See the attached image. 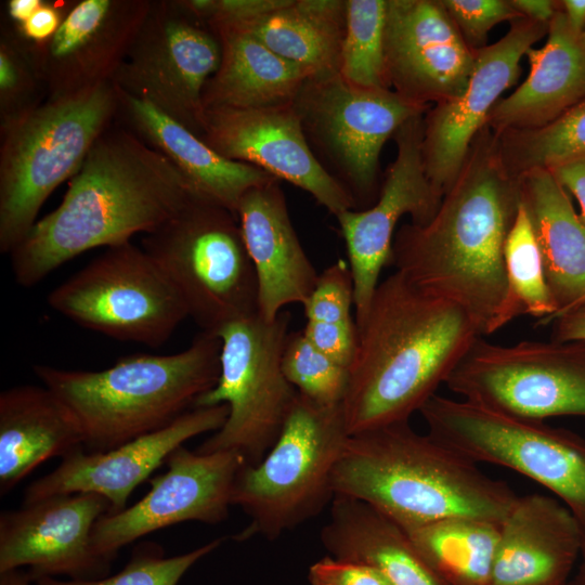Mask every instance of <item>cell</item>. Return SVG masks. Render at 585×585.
Returning <instances> with one entry per match:
<instances>
[{
	"label": "cell",
	"mask_w": 585,
	"mask_h": 585,
	"mask_svg": "<svg viewBox=\"0 0 585 585\" xmlns=\"http://www.w3.org/2000/svg\"><path fill=\"white\" fill-rule=\"evenodd\" d=\"M153 2L82 0L44 43L28 54L50 98L110 81L125 60Z\"/></svg>",
	"instance_id": "7402d4cb"
},
{
	"label": "cell",
	"mask_w": 585,
	"mask_h": 585,
	"mask_svg": "<svg viewBox=\"0 0 585 585\" xmlns=\"http://www.w3.org/2000/svg\"><path fill=\"white\" fill-rule=\"evenodd\" d=\"M525 55L526 79L499 100L486 119L495 134L544 127L585 99V41L568 23L560 2L546 43Z\"/></svg>",
	"instance_id": "484cf974"
},
{
	"label": "cell",
	"mask_w": 585,
	"mask_h": 585,
	"mask_svg": "<svg viewBox=\"0 0 585 585\" xmlns=\"http://www.w3.org/2000/svg\"><path fill=\"white\" fill-rule=\"evenodd\" d=\"M518 183L519 199L529 216L557 308L551 322L585 303V222L550 170L528 171L518 177Z\"/></svg>",
	"instance_id": "83f0119b"
},
{
	"label": "cell",
	"mask_w": 585,
	"mask_h": 585,
	"mask_svg": "<svg viewBox=\"0 0 585 585\" xmlns=\"http://www.w3.org/2000/svg\"><path fill=\"white\" fill-rule=\"evenodd\" d=\"M496 136L500 159L516 178L585 156V99L544 127Z\"/></svg>",
	"instance_id": "e575fe53"
},
{
	"label": "cell",
	"mask_w": 585,
	"mask_h": 585,
	"mask_svg": "<svg viewBox=\"0 0 585 585\" xmlns=\"http://www.w3.org/2000/svg\"><path fill=\"white\" fill-rule=\"evenodd\" d=\"M117 92L118 115L127 127L174 166L196 198L236 216L247 191L275 179L255 166L224 158L151 103L119 89Z\"/></svg>",
	"instance_id": "d4e9b609"
},
{
	"label": "cell",
	"mask_w": 585,
	"mask_h": 585,
	"mask_svg": "<svg viewBox=\"0 0 585 585\" xmlns=\"http://www.w3.org/2000/svg\"><path fill=\"white\" fill-rule=\"evenodd\" d=\"M582 36H583V39H584V41H585V31L582 34Z\"/></svg>",
	"instance_id": "f907efd6"
},
{
	"label": "cell",
	"mask_w": 585,
	"mask_h": 585,
	"mask_svg": "<svg viewBox=\"0 0 585 585\" xmlns=\"http://www.w3.org/2000/svg\"><path fill=\"white\" fill-rule=\"evenodd\" d=\"M290 320L287 311L273 321L257 313L216 334L221 341L219 378L194 407L226 404L229 414L195 452L233 451L256 465L274 445L298 395L282 368Z\"/></svg>",
	"instance_id": "9c48e42d"
},
{
	"label": "cell",
	"mask_w": 585,
	"mask_h": 585,
	"mask_svg": "<svg viewBox=\"0 0 585 585\" xmlns=\"http://www.w3.org/2000/svg\"><path fill=\"white\" fill-rule=\"evenodd\" d=\"M219 537L191 551L167 557L161 545L146 541L133 547L127 564L116 574L96 580L40 577L35 585H178L184 574L202 558L217 549Z\"/></svg>",
	"instance_id": "74e56055"
},
{
	"label": "cell",
	"mask_w": 585,
	"mask_h": 585,
	"mask_svg": "<svg viewBox=\"0 0 585 585\" xmlns=\"http://www.w3.org/2000/svg\"><path fill=\"white\" fill-rule=\"evenodd\" d=\"M292 105L314 155L356 207L376 199L385 143L430 108L391 89L355 84L340 74L307 78Z\"/></svg>",
	"instance_id": "8fae6325"
},
{
	"label": "cell",
	"mask_w": 585,
	"mask_h": 585,
	"mask_svg": "<svg viewBox=\"0 0 585 585\" xmlns=\"http://www.w3.org/2000/svg\"><path fill=\"white\" fill-rule=\"evenodd\" d=\"M141 247L180 294L202 332L258 313L256 272L237 217L193 198L151 233Z\"/></svg>",
	"instance_id": "ba28073f"
},
{
	"label": "cell",
	"mask_w": 585,
	"mask_h": 585,
	"mask_svg": "<svg viewBox=\"0 0 585 585\" xmlns=\"http://www.w3.org/2000/svg\"><path fill=\"white\" fill-rule=\"evenodd\" d=\"M582 547L581 529L563 504L518 496L499 526L489 585H568Z\"/></svg>",
	"instance_id": "cb8c5ba5"
},
{
	"label": "cell",
	"mask_w": 585,
	"mask_h": 585,
	"mask_svg": "<svg viewBox=\"0 0 585 585\" xmlns=\"http://www.w3.org/2000/svg\"><path fill=\"white\" fill-rule=\"evenodd\" d=\"M507 299L502 327L514 318L529 314L547 324L557 308L548 289L541 252L529 216L519 207L504 245Z\"/></svg>",
	"instance_id": "836d02e7"
},
{
	"label": "cell",
	"mask_w": 585,
	"mask_h": 585,
	"mask_svg": "<svg viewBox=\"0 0 585 585\" xmlns=\"http://www.w3.org/2000/svg\"><path fill=\"white\" fill-rule=\"evenodd\" d=\"M236 217L256 272L258 313L273 321L286 306H303L320 274L292 226L280 180L247 191Z\"/></svg>",
	"instance_id": "603a6c76"
},
{
	"label": "cell",
	"mask_w": 585,
	"mask_h": 585,
	"mask_svg": "<svg viewBox=\"0 0 585 585\" xmlns=\"http://www.w3.org/2000/svg\"><path fill=\"white\" fill-rule=\"evenodd\" d=\"M387 0H346L339 74L363 87L387 88L384 37Z\"/></svg>",
	"instance_id": "d590c367"
},
{
	"label": "cell",
	"mask_w": 585,
	"mask_h": 585,
	"mask_svg": "<svg viewBox=\"0 0 585 585\" xmlns=\"http://www.w3.org/2000/svg\"><path fill=\"white\" fill-rule=\"evenodd\" d=\"M209 28L219 39L221 60L205 86V108H261L294 101L308 78L306 72L242 28L230 25Z\"/></svg>",
	"instance_id": "f546056e"
},
{
	"label": "cell",
	"mask_w": 585,
	"mask_h": 585,
	"mask_svg": "<svg viewBox=\"0 0 585 585\" xmlns=\"http://www.w3.org/2000/svg\"><path fill=\"white\" fill-rule=\"evenodd\" d=\"M422 130L424 115L410 119L396 131L393 136L396 156L372 206L336 216L353 281L356 326L368 312L384 266L390 264L399 220L410 214L412 223L425 224L432 219L442 200L425 172Z\"/></svg>",
	"instance_id": "2e32d148"
},
{
	"label": "cell",
	"mask_w": 585,
	"mask_h": 585,
	"mask_svg": "<svg viewBox=\"0 0 585 585\" xmlns=\"http://www.w3.org/2000/svg\"><path fill=\"white\" fill-rule=\"evenodd\" d=\"M226 404L194 407L167 427L105 452L78 448L62 458L51 472L31 482L23 505L60 494L95 493L109 503V512L126 508L134 489L166 464L187 440L214 432L225 422Z\"/></svg>",
	"instance_id": "44dd1931"
},
{
	"label": "cell",
	"mask_w": 585,
	"mask_h": 585,
	"mask_svg": "<svg viewBox=\"0 0 585 585\" xmlns=\"http://www.w3.org/2000/svg\"><path fill=\"white\" fill-rule=\"evenodd\" d=\"M358 335L341 404L350 435L408 420L482 337L461 307L398 271L378 284Z\"/></svg>",
	"instance_id": "3957f363"
},
{
	"label": "cell",
	"mask_w": 585,
	"mask_h": 585,
	"mask_svg": "<svg viewBox=\"0 0 585 585\" xmlns=\"http://www.w3.org/2000/svg\"><path fill=\"white\" fill-rule=\"evenodd\" d=\"M245 464L233 451L199 454L178 447L166 461L167 470L148 480L151 489L140 500L95 522V549L113 562L121 548L155 531L186 521H224L235 479Z\"/></svg>",
	"instance_id": "9a60e30c"
},
{
	"label": "cell",
	"mask_w": 585,
	"mask_h": 585,
	"mask_svg": "<svg viewBox=\"0 0 585 585\" xmlns=\"http://www.w3.org/2000/svg\"><path fill=\"white\" fill-rule=\"evenodd\" d=\"M200 138L224 158L255 166L303 190L335 217L356 208L314 155L292 102L261 108H205Z\"/></svg>",
	"instance_id": "ac0fdd59"
},
{
	"label": "cell",
	"mask_w": 585,
	"mask_h": 585,
	"mask_svg": "<svg viewBox=\"0 0 585 585\" xmlns=\"http://www.w3.org/2000/svg\"><path fill=\"white\" fill-rule=\"evenodd\" d=\"M282 368L286 379L301 395L321 404H342L350 369L315 347L303 330L289 332Z\"/></svg>",
	"instance_id": "8d00e7d4"
},
{
	"label": "cell",
	"mask_w": 585,
	"mask_h": 585,
	"mask_svg": "<svg viewBox=\"0 0 585 585\" xmlns=\"http://www.w3.org/2000/svg\"><path fill=\"white\" fill-rule=\"evenodd\" d=\"M550 323L552 324L550 339L585 340V303L559 314Z\"/></svg>",
	"instance_id": "ee69618b"
},
{
	"label": "cell",
	"mask_w": 585,
	"mask_h": 585,
	"mask_svg": "<svg viewBox=\"0 0 585 585\" xmlns=\"http://www.w3.org/2000/svg\"><path fill=\"white\" fill-rule=\"evenodd\" d=\"M62 21L56 4L42 2L27 21L18 25V28L24 38L30 40L34 44H40L53 37Z\"/></svg>",
	"instance_id": "b9f144b4"
},
{
	"label": "cell",
	"mask_w": 585,
	"mask_h": 585,
	"mask_svg": "<svg viewBox=\"0 0 585 585\" xmlns=\"http://www.w3.org/2000/svg\"><path fill=\"white\" fill-rule=\"evenodd\" d=\"M310 585H392L372 567L326 556L310 566Z\"/></svg>",
	"instance_id": "60d3db41"
},
{
	"label": "cell",
	"mask_w": 585,
	"mask_h": 585,
	"mask_svg": "<svg viewBox=\"0 0 585 585\" xmlns=\"http://www.w3.org/2000/svg\"><path fill=\"white\" fill-rule=\"evenodd\" d=\"M466 43L474 51L486 47L497 24L523 18L509 0H441Z\"/></svg>",
	"instance_id": "f35d334b"
},
{
	"label": "cell",
	"mask_w": 585,
	"mask_h": 585,
	"mask_svg": "<svg viewBox=\"0 0 585 585\" xmlns=\"http://www.w3.org/2000/svg\"><path fill=\"white\" fill-rule=\"evenodd\" d=\"M220 60L219 39L207 25L185 14L174 2H153L110 81L200 138L203 93Z\"/></svg>",
	"instance_id": "5bb4252c"
},
{
	"label": "cell",
	"mask_w": 585,
	"mask_h": 585,
	"mask_svg": "<svg viewBox=\"0 0 585 585\" xmlns=\"http://www.w3.org/2000/svg\"><path fill=\"white\" fill-rule=\"evenodd\" d=\"M196 198L174 166L128 127L110 125L69 179L61 204L9 253L31 287L79 255L151 233Z\"/></svg>",
	"instance_id": "7a4b0ae2"
},
{
	"label": "cell",
	"mask_w": 585,
	"mask_h": 585,
	"mask_svg": "<svg viewBox=\"0 0 585 585\" xmlns=\"http://www.w3.org/2000/svg\"><path fill=\"white\" fill-rule=\"evenodd\" d=\"M548 25L525 17L511 22L504 37L477 51L465 90L428 109L421 156L426 176L441 198L456 180L499 96L517 81L522 56L547 34Z\"/></svg>",
	"instance_id": "d6986e66"
},
{
	"label": "cell",
	"mask_w": 585,
	"mask_h": 585,
	"mask_svg": "<svg viewBox=\"0 0 585 585\" xmlns=\"http://www.w3.org/2000/svg\"><path fill=\"white\" fill-rule=\"evenodd\" d=\"M77 325L150 348L162 346L188 317L161 269L131 242L106 248L48 296Z\"/></svg>",
	"instance_id": "7c38bea8"
},
{
	"label": "cell",
	"mask_w": 585,
	"mask_h": 585,
	"mask_svg": "<svg viewBox=\"0 0 585 585\" xmlns=\"http://www.w3.org/2000/svg\"><path fill=\"white\" fill-rule=\"evenodd\" d=\"M570 26L577 32L585 31V0L559 1Z\"/></svg>",
	"instance_id": "bcb514c9"
},
{
	"label": "cell",
	"mask_w": 585,
	"mask_h": 585,
	"mask_svg": "<svg viewBox=\"0 0 585 585\" xmlns=\"http://www.w3.org/2000/svg\"><path fill=\"white\" fill-rule=\"evenodd\" d=\"M499 526L452 517L404 530L444 585H489Z\"/></svg>",
	"instance_id": "1f68e13d"
},
{
	"label": "cell",
	"mask_w": 585,
	"mask_h": 585,
	"mask_svg": "<svg viewBox=\"0 0 585 585\" xmlns=\"http://www.w3.org/2000/svg\"><path fill=\"white\" fill-rule=\"evenodd\" d=\"M83 447L70 408L48 387L22 385L0 394V494L13 490L39 465Z\"/></svg>",
	"instance_id": "4316f807"
},
{
	"label": "cell",
	"mask_w": 585,
	"mask_h": 585,
	"mask_svg": "<svg viewBox=\"0 0 585 585\" xmlns=\"http://www.w3.org/2000/svg\"><path fill=\"white\" fill-rule=\"evenodd\" d=\"M118 109L117 89L107 81L2 118L1 252L24 239L47 198L77 172Z\"/></svg>",
	"instance_id": "8992f818"
},
{
	"label": "cell",
	"mask_w": 585,
	"mask_h": 585,
	"mask_svg": "<svg viewBox=\"0 0 585 585\" xmlns=\"http://www.w3.org/2000/svg\"><path fill=\"white\" fill-rule=\"evenodd\" d=\"M303 308L307 317L304 335L321 351L350 369L359 335L352 317L353 281L344 261L338 260L318 275Z\"/></svg>",
	"instance_id": "d6a6232c"
},
{
	"label": "cell",
	"mask_w": 585,
	"mask_h": 585,
	"mask_svg": "<svg viewBox=\"0 0 585 585\" xmlns=\"http://www.w3.org/2000/svg\"><path fill=\"white\" fill-rule=\"evenodd\" d=\"M476 55L441 0H387L386 82L405 100L430 107L456 98Z\"/></svg>",
	"instance_id": "ffe728a7"
},
{
	"label": "cell",
	"mask_w": 585,
	"mask_h": 585,
	"mask_svg": "<svg viewBox=\"0 0 585 585\" xmlns=\"http://www.w3.org/2000/svg\"><path fill=\"white\" fill-rule=\"evenodd\" d=\"M109 503L95 493L60 494L0 514V573L26 569L32 581L107 576L112 561L92 541Z\"/></svg>",
	"instance_id": "e0dca14e"
},
{
	"label": "cell",
	"mask_w": 585,
	"mask_h": 585,
	"mask_svg": "<svg viewBox=\"0 0 585 585\" xmlns=\"http://www.w3.org/2000/svg\"><path fill=\"white\" fill-rule=\"evenodd\" d=\"M428 433L473 463L512 469L556 494L575 518L585 551V440L543 420L434 394L420 408Z\"/></svg>",
	"instance_id": "30bf717a"
},
{
	"label": "cell",
	"mask_w": 585,
	"mask_h": 585,
	"mask_svg": "<svg viewBox=\"0 0 585 585\" xmlns=\"http://www.w3.org/2000/svg\"><path fill=\"white\" fill-rule=\"evenodd\" d=\"M329 510L320 538L334 558L372 567L392 585H444L406 531L375 507L336 494Z\"/></svg>",
	"instance_id": "f1b7e54d"
},
{
	"label": "cell",
	"mask_w": 585,
	"mask_h": 585,
	"mask_svg": "<svg viewBox=\"0 0 585 585\" xmlns=\"http://www.w3.org/2000/svg\"><path fill=\"white\" fill-rule=\"evenodd\" d=\"M581 567L575 576L568 583V585H585V551L581 554Z\"/></svg>",
	"instance_id": "681fc988"
},
{
	"label": "cell",
	"mask_w": 585,
	"mask_h": 585,
	"mask_svg": "<svg viewBox=\"0 0 585 585\" xmlns=\"http://www.w3.org/2000/svg\"><path fill=\"white\" fill-rule=\"evenodd\" d=\"M349 437L341 404H321L298 392L274 445L237 473L232 506L250 518L237 540H275L330 504L333 471Z\"/></svg>",
	"instance_id": "52a82bcc"
},
{
	"label": "cell",
	"mask_w": 585,
	"mask_h": 585,
	"mask_svg": "<svg viewBox=\"0 0 585 585\" xmlns=\"http://www.w3.org/2000/svg\"><path fill=\"white\" fill-rule=\"evenodd\" d=\"M0 585H35L26 570L0 573Z\"/></svg>",
	"instance_id": "c3c4849f"
},
{
	"label": "cell",
	"mask_w": 585,
	"mask_h": 585,
	"mask_svg": "<svg viewBox=\"0 0 585 585\" xmlns=\"http://www.w3.org/2000/svg\"><path fill=\"white\" fill-rule=\"evenodd\" d=\"M334 494L363 500L403 529L452 517L502 523L518 496L476 463L419 434L408 420L349 437L334 468Z\"/></svg>",
	"instance_id": "277c9868"
},
{
	"label": "cell",
	"mask_w": 585,
	"mask_h": 585,
	"mask_svg": "<svg viewBox=\"0 0 585 585\" xmlns=\"http://www.w3.org/2000/svg\"><path fill=\"white\" fill-rule=\"evenodd\" d=\"M221 341L200 332L181 352L135 354L101 370L35 365L74 413L87 452H105L162 429L194 408L220 374Z\"/></svg>",
	"instance_id": "5b68a950"
},
{
	"label": "cell",
	"mask_w": 585,
	"mask_h": 585,
	"mask_svg": "<svg viewBox=\"0 0 585 585\" xmlns=\"http://www.w3.org/2000/svg\"><path fill=\"white\" fill-rule=\"evenodd\" d=\"M522 17L549 24L559 10V1L552 0H509Z\"/></svg>",
	"instance_id": "f6af8a7d"
},
{
	"label": "cell",
	"mask_w": 585,
	"mask_h": 585,
	"mask_svg": "<svg viewBox=\"0 0 585 585\" xmlns=\"http://www.w3.org/2000/svg\"><path fill=\"white\" fill-rule=\"evenodd\" d=\"M39 78L27 51L8 40L0 47V100L2 118L22 113L37 104L29 100L34 93V78ZM40 79V78H39Z\"/></svg>",
	"instance_id": "ab89813d"
},
{
	"label": "cell",
	"mask_w": 585,
	"mask_h": 585,
	"mask_svg": "<svg viewBox=\"0 0 585 585\" xmlns=\"http://www.w3.org/2000/svg\"><path fill=\"white\" fill-rule=\"evenodd\" d=\"M551 173L568 193L577 199L585 222V156L563 162L552 169Z\"/></svg>",
	"instance_id": "7bdbcfd3"
},
{
	"label": "cell",
	"mask_w": 585,
	"mask_h": 585,
	"mask_svg": "<svg viewBox=\"0 0 585 585\" xmlns=\"http://www.w3.org/2000/svg\"><path fill=\"white\" fill-rule=\"evenodd\" d=\"M519 203L518 178L484 126L432 219L395 232L390 264L421 290L461 307L481 336L491 335L502 328L504 245Z\"/></svg>",
	"instance_id": "6da1fadb"
},
{
	"label": "cell",
	"mask_w": 585,
	"mask_h": 585,
	"mask_svg": "<svg viewBox=\"0 0 585 585\" xmlns=\"http://www.w3.org/2000/svg\"><path fill=\"white\" fill-rule=\"evenodd\" d=\"M463 400L531 420L585 416V340L478 338L445 382Z\"/></svg>",
	"instance_id": "4fadbf2b"
},
{
	"label": "cell",
	"mask_w": 585,
	"mask_h": 585,
	"mask_svg": "<svg viewBox=\"0 0 585 585\" xmlns=\"http://www.w3.org/2000/svg\"><path fill=\"white\" fill-rule=\"evenodd\" d=\"M230 26L248 31L308 78L339 74L346 0H290L259 18Z\"/></svg>",
	"instance_id": "4dcf8cb0"
},
{
	"label": "cell",
	"mask_w": 585,
	"mask_h": 585,
	"mask_svg": "<svg viewBox=\"0 0 585 585\" xmlns=\"http://www.w3.org/2000/svg\"><path fill=\"white\" fill-rule=\"evenodd\" d=\"M41 0H11L8 4L9 14L18 24L27 21L42 4Z\"/></svg>",
	"instance_id": "7dc6e473"
}]
</instances>
